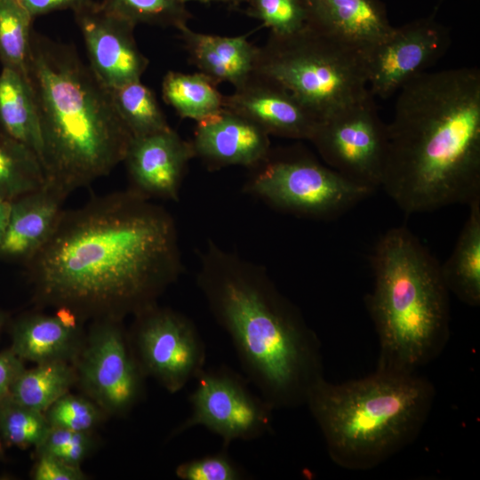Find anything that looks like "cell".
Listing matches in <instances>:
<instances>
[{"label": "cell", "instance_id": "cell-1", "mask_svg": "<svg viewBox=\"0 0 480 480\" xmlns=\"http://www.w3.org/2000/svg\"><path fill=\"white\" fill-rule=\"evenodd\" d=\"M25 268L38 307L68 308L81 322L138 315L183 270L173 217L129 188L65 210Z\"/></svg>", "mask_w": 480, "mask_h": 480}, {"label": "cell", "instance_id": "cell-2", "mask_svg": "<svg viewBox=\"0 0 480 480\" xmlns=\"http://www.w3.org/2000/svg\"><path fill=\"white\" fill-rule=\"evenodd\" d=\"M381 186L405 213L480 199V70L424 72L404 84L387 124Z\"/></svg>", "mask_w": 480, "mask_h": 480}, {"label": "cell", "instance_id": "cell-3", "mask_svg": "<svg viewBox=\"0 0 480 480\" xmlns=\"http://www.w3.org/2000/svg\"><path fill=\"white\" fill-rule=\"evenodd\" d=\"M196 284L267 403L274 410L305 404L324 378L320 340L267 270L210 240Z\"/></svg>", "mask_w": 480, "mask_h": 480}, {"label": "cell", "instance_id": "cell-4", "mask_svg": "<svg viewBox=\"0 0 480 480\" xmlns=\"http://www.w3.org/2000/svg\"><path fill=\"white\" fill-rule=\"evenodd\" d=\"M28 79L46 182L69 195L123 163L132 135L112 92L76 49L33 31Z\"/></svg>", "mask_w": 480, "mask_h": 480}, {"label": "cell", "instance_id": "cell-5", "mask_svg": "<svg viewBox=\"0 0 480 480\" xmlns=\"http://www.w3.org/2000/svg\"><path fill=\"white\" fill-rule=\"evenodd\" d=\"M435 388L413 372L377 369L364 378H324L306 404L332 460L349 470L372 469L411 444L430 413Z\"/></svg>", "mask_w": 480, "mask_h": 480}, {"label": "cell", "instance_id": "cell-6", "mask_svg": "<svg viewBox=\"0 0 480 480\" xmlns=\"http://www.w3.org/2000/svg\"><path fill=\"white\" fill-rule=\"evenodd\" d=\"M373 288L365 297L380 343L377 369L413 372L437 356L449 338V291L440 263L404 227L377 241Z\"/></svg>", "mask_w": 480, "mask_h": 480}, {"label": "cell", "instance_id": "cell-7", "mask_svg": "<svg viewBox=\"0 0 480 480\" xmlns=\"http://www.w3.org/2000/svg\"><path fill=\"white\" fill-rule=\"evenodd\" d=\"M254 71L283 84L318 121L370 93L366 54L308 24L287 36L269 33Z\"/></svg>", "mask_w": 480, "mask_h": 480}, {"label": "cell", "instance_id": "cell-8", "mask_svg": "<svg viewBox=\"0 0 480 480\" xmlns=\"http://www.w3.org/2000/svg\"><path fill=\"white\" fill-rule=\"evenodd\" d=\"M249 170L245 193L276 210L312 220L334 219L373 193L299 146L271 148Z\"/></svg>", "mask_w": 480, "mask_h": 480}, {"label": "cell", "instance_id": "cell-9", "mask_svg": "<svg viewBox=\"0 0 480 480\" xmlns=\"http://www.w3.org/2000/svg\"><path fill=\"white\" fill-rule=\"evenodd\" d=\"M309 141L324 163L345 178L373 192L380 188L388 131L371 92L319 121Z\"/></svg>", "mask_w": 480, "mask_h": 480}, {"label": "cell", "instance_id": "cell-10", "mask_svg": "<svg viewBox=\"0 0 480 480\" xmlns=\"http://www.w3.org/2000/svg\"><path fill=\"white\" fill-rule=\"evenodd\" d=\"M123 321L95 320L74 365L77 384L105 413L123 415L143 393V374Z\"/></svg>", "mask_w": 480, "mask_h": 480}, {"label": "cell", "instance_id": "cell-11", "mask_svg": "<svg viewBox=\"0 0 480 480\" xmlns=\"http://www.w3.org/2000/svg\"><path fill=\"white\" fill-rule=\"evenodd\" d=\"M133 317L129 339L145 377L176 393L204 369L205 346L188 317L157 304Z\"/></svg>", "mask_w": 480, "mask_h": 480}, {"label": "cell", "instance_id": "cell-12", "mask_svg": "<svg viewBox=\"0 0 480 480\" xmlns=\"http://www.w3.org/2000/svg\"><path fill=\"white\" fill-rule=\"evenodd\" d=\"M189 396L190 415L171 433L176 436L196 426L221 437L225 446L269 432L274 409L249 388L239 374L222 366L203 370Z\"/></svg>", "mask_w": 480, "mask_h": 480}, {"label": "cell", "instance_id": "cell-13", "mask_svg": "<svg viewBox=\"0 0 480 480\" xmlns=\"http://www.w3.org/2000/svg\"><path fill=\"white\" fill-rule=\"evenodd\" d=\"M450 31L434 14L393 28L367 54L368 89L387 99L415 76L427 72L448 51Z\"/></svg>", "mask_w": 480, "mask_h": 480}, {"label": "cell", "instance_id": "cell-14", "mask_svg": "<svg viewBox=\"0 0 480 480\" xmlns=\"http://www.w3.org/2000/svg\"><path fill=\"white\" fill-rule=\"evenodd\" d=\"M74 15L85 44L89 66L108 88L140 80L148 60L138 48L134 24L93 1Z\"/></svg>", "mask_w": 480, "mask_h": 480}, {"label": "cell", "instance_id": "cell-15", "mask_svg": "<svg viewBox=\"0 0 480 480\" xmlns=\"http://www.w3.org/2000/svg\"><path fill=\"white\" fill-rule=\"evenodd\" d=\"M192 158L190 141L184 140L172 128L132 137L123 161L129 189L149 200L177 201Z\"/></svg>", "mask_w": 480, "mask_h": 480}, {"label": "cell", "instance_id": "cell-16", "mask_svg": "<svg viewBox=\"0 0 480 480\" xmlns=\"http://www.w3.org/2000/svg\"><path fill=\"white\" fill-rule=\"evenodd\" d=\"M223 108L287 139L309 140L319 122L283 84L257 71L224 96Z\"/></svg>", "mask_w": 480, "mask_h": 480}, {"label": "cell", "instance_id": "cell-17", "mask_svg": "<svg viewBox=\"0 0 480 480\" xmlns=\"http://www.w3.org/2000/svg\"><path fill=\"white\" fill-rule=\"evenodd\" d=\"M194 157L210 171L231 165L252 168L269 153V135L244 116L222 108L196 122L192 140Z\"/></svg>", "mask_w": 480, "mask_h": 480}, {"label": "cell", "instance_id": "cell-18", "mask_svg": "<svg viewBox=\"0 0 480 480\" xmlns=\"http://www.w3.org/2000/svg\"><path fill=\"white\" fill-rule=\"evenodd\" d=\"M68 196L45 182L11 202L6 230L0 243V260L26 265L48 243L63 215Z\"/></svg>", "mask_w": 480, "mask_h": 480}, {"label": "cell", "instance_id": "cell-19", "mask_svg": "<svg viewBox=\"0 0 480 480\" xmlns=\"http://www.w3.org/2000/svg\"><path fill=\"white\" fill-rule=\"evenodd\" d=\"M308 26L367 54L393 30L380 0H305Z\"/></svg>", "mask_w": 480, "mask_h": 480}, {"label": "cell", "instance_id": "cell-20", "mask_svg": "<svg viewBox=\"0 0 480 480\" xmlns=\"http://www.w3.org/2000/svg\"><path fill=\"white\" fill-rule=\"evenodd\" d=\"M80 322L72 311L65 308H58L54 316L41 313L25 315L12 325L10 349L23 361L74 364L84 341Z\"/></svg>", "mask_w": 480, "mask_h": 480}, {"label": "cell", "instance_id": "cell-21", "mask_svg": "<svg viewBox=\"0 0 480 480\" xmlns=\"http://www.w3.org/2000/svg\"><path fill=\"white\" fill-rule=\"evenodd\" d=\"M179 31L190 62L215 84L226 82L236 87L254 72L259 47L247 40V35H209L188 26Z\"/></svg>", "mask_w": 480, "mask_h": 480}, {"label": "cell", "instance_id": "cell-22", "mask_svg": "<svg viewBox=\"0 0 480 480\" xmlns=\"http://www.w3.org/2000/svg\"><path fill=\"white\" fill-rule=\"evenodd\" d=\"M0 132L31 149L41 161L40 123L29 79L5 67L0 73Z\"/></svg>", "mask_w": 480, "mask_h": 480}, {"label": "cell", "instance_id": "cell-23", "mask_svg": "<svg viewBox=\"0 0 480 480\" xmlns=\"http://www.w3.org/2000/svg\"><path fill=\"white\" fill-rule=\"evenodd\" d=\"M469 215L446 261L440 265L449 291L470 307L480 304V199L469 205Z\"/></svg>", "mask_w": 480, "mask_h": 480}, {"label": "cell", "instance_id": "cell-24", "mask_svg": "<svg viewBox=\"0 0 480 480\" xmlns=\"http://www.w3.org/2000/svg\"><path fill=\"white\" fill-rule=\"evenodd\" d=\"M210 77L201 72L169 71L162 82V95L181 118L196 122L223 108L224 96Z\"/></svg>", "mask_w": 480, "mask_h": 480}, {"label": "cell", "instance_id": "cell-25", "mask_svg": "<svg viewBox=\"0 0 480 480\" xmlns=\"http://www.w3.org/2000/svg\"><path fill=\"white\" fill-rule=\"evenodd\" d=\"M77 384L74 364L52 361L25 369L13 383L10 396L18 403L44 412Z\"/></svg>", "mask_w": 480, "mask_h": 480}, {"label": "cell", "instance_id": "cell-26", "mask_svg": "<svg viewBox=\"0 0 480 480\" xmlns=\"http://www.w3.org/2000/svg\"><path fill=\"white\" fill-rule=\"evenodd\" d=\"M45 182L36 154L0 132V196L12 202Z\"/></svg>", "mask_w": 480, "mask_h": 480}, {"label": "cell", "instance_id": "cell-27", "mask_svg": "<svg viewBox=\"0 0 480 480\" xmlns=\"http://www.w3.org/2000/svg\"><path fill=\"white\" fill-rule=\"evenodd\" d=\"M117 111L132 137L170 129L155 93L140 80L112 89Z\"/></svg>", "mask_w": 480, "mask_h": 480}, {"label": "cell", "instance_id": "cell-28", "mask_svg": "<svg viewBox=\"0 0 480 480\" xmlns=\"http://www.w3.org/2000/svg\"><path fill=\"white\" fill-rule=\"evenodd\" d=\"M33 20L18 0H0V60L28 78Z\"/></svg>", "mask_w": 480, "mask_h": 480}, {"label": "cell", "instance_id": "cell-29", "mask_svg": "<svg viewBox=\"0 0 480 480\" xmlns=\"http://www.w3.org/2000/svg\"><path fill=\"white\" fill-rule=\"evenodd\" d=\"M188 0H102L101 4L135 26L148 24L172 27L178 30L188 26L191 18Z\"/></svg>", "mask_w": 480, "mask_h": 480}, {"label": "cell", "instance_id": "cell-30", "mask_svg": "<svg viewBox=\"0 0 480 480\" xmlns=\"http://www.w3.org/2000/svg\"><path fill=\"white\" fill-rule=\"evenodd\" d=\"M50 427L44 412L20 404L10 396L0 401V436L6 445L36 448Z\"/></svg>", "mask_w": 480, "mask_h": 480}, {"label": "cell", "instance_id": "cell-31", "mask_svg": "<svg viewBox=\"0 0 480 480\" xmlns=\"http://www.w3.org/2000/svg\"><path fill=\"white\" fill-rule=\"evenodd\" d=\"M246 13L276 36L296 33L308 24L305 0H248Z\"/></svg>", "mask_w": 480, "mask_h": 480}, {"label": "cell", "instance_id": "cell-32", "mask_svg": "<svg viewBox=\"0 0 480 480\" xmlns=\"http://www.w3.org/2000/svg\"><path fill=\"white\" fill-rule=\"evenodd\" d=\"M44 413L51 427L91 432L105 412L92 400L67 393Z\"/></svg>", "mask_w": 480, "mask_h": 480}, {"label": "cell", "instance_id": "cell-33", "mask_svg": "<svg viewBox=\"0 0 480 480\" xmlns=\"http://www.w3.org/2000/svg\"><path fill=\"white\" fill-rule=\"evenodd\" d=\"M93 447L94 439L91 432L50 427L44 439L36 447V452L37 455H49L81 467Z\"/></svg>", "mask_w": 480, "mask_h": 480}, {"label": "cell", "instance_id": "cell-34", "mask_svg": "<svg viewBox=\"0 0 480 480\" xmlns=\"http://www.w3.org/2000/svg\"><path fill=\"white\" fill-rule=\"evenodd\" d=\"M177 477L182 480H241L246 473L226 452L193 459L180 464Z\"/></svg>", "mask_w": 480, "mask_h": 480}, {"label": "cell", "instance_id": "cell-35", "mask_svg": "<svg viewBox=\"0 0 480 480\" xmlns=\"http://www.w3.org/2000/svg\"><path fill=\"white\" fill-rule=\"evenodd\" d=\"M31 477L34 480H84L86 476L79 466L49 455H37Z\"/></svg>", "mask_w": 480, "mask_h": 480}, {"label": "cell", "instance_id": "cell-36", "mask_svg": "<svg viewBox=\"0 0 480 480\" xmlns=\"http://www.w3.org/2000/svg\"><path fill=\"white\" fill-rule=\"evenodd\" d=\"M35 19L52 12L71 10L73 12L82 9L93 0H18Z\"/></svg>", "mask_w": 480, "mask_h": 480}, {"label": "cell", "instance_id": "cell-37", "mask_svg": "<svg viewBox=\"0 0 480 480\" xmlns=\"http://www.w3.org/2000/svg\"><path fill=\"white\" fill-rule=\"evenodd\" d=\"M24 370L23 360L11 349L0 353V401L10 395L13 383Z\"/></svg>", "mask_w": 480, "mask_h": 480}, {"label": "cell", "instance_id": "cell-38", "mask_svg": "<svg viewBox=\"0 0 480 480\" xmlns=\"http://www.w3.org/2000/svg\"><path fill=\"white\" fill-rule=\"evenodd\" d=\"M10 212L11 202L0 196V243L6 230Z\"/></svg>", "mask_w": 480, "mask_h": 480}, {"label": "cell", "instance_id": "cell-39", "mask_svg": "<svg viewBox=\"0 0 480 480\" xmlns=\"http://www.w3.org/2000/svg\"><path fill=\"white\" fill-rule=\"evenodd\" d=\"M5 321H6L5 314L3 311L0 310V332H1V330H2V328L4 326V324Z\"/></svg>", "mask_w": 480, "mask_h": 480}, {"label": "cell", "instance_id": "cell-40", "mask_svg": "<svg viewBox=\"0 0 480 480\" xmlns=\"http://www.w3.org/2000/svg\"><path fill=\"white\" fill-rule=\"evenodd\" d=\"M4 442L3 440V438L1 437L0 436V458L2 457V455L4 454Z\"/></svg>", "mask_w": 480, "mask_h": 480}]
</instances>
